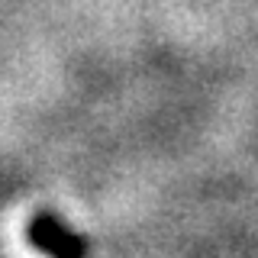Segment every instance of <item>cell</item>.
Listing matches in <instances>:
<instances>
[{"mask_svg":"<svg viewBox=\"0 0 258 258\" xmlns=\"http://www.w3.org/2000/svg\"><path fill=\"white\" fill-rule=\"evenodd\" d=\"M26 239L45 258H91V242L48 210L32 213V220L26 223Z\"/></svg>","mask_w":258,"mask_h":258,"instance_id":"1","label":"cell"}]
</instances>
